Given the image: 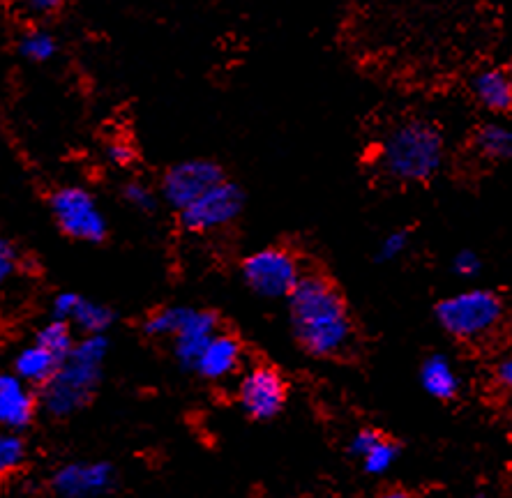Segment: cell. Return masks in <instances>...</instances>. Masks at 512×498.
Wrapping results in <instances>:
<instances>
[{
	"label": "cell",
	"instance_id": "obj_1",
	"mask_svg": "<svg viewBox=\"0 0 512 498\" xmlns=\"http://www.w3.org/2000/svg\"><path fill=\"white\" fill-rule=\"evenodd\" d=\"M286 303L291 332L307 356L337 358L349 349L356 326L333 279L321 273H303Z\"/></svg>",
	"mask_w": 512,
	"mask_h": 498
},
{
	"label": "cell",
	"instance_id": "obj_2",
	"mask_svg": "<svg viewBox=\"0 0 512 498\" xmlns=\"http://www.w3.org/2000/svg\"><path fill=\"white\" fill-rule=\"evenodd\" d=\"M107 353V335H86L77 339L74 349L60 360L56 374L42 386V409L54 418H70L86 409L102 381Z\"/></svg>",
	"mask_w": 512,
	"mask_h": 498
},
{
	"label": "cell",
	"instance_id": "obj_3",
	"mask_svg": "<svg viewBox=\"0 0 512 498\" xmlns=\"http://www.w3.org/2000/svg\"><path fill=\"white\" fill-rule=\"evenodd\" d=\"M446 157V141L429 120H406L388 132L381 143L379 164L395 183H427L439 173Z\"/></svg>",
	"mask_w": 512,
	"mask_h": 498
},
{
	"label": "cell",
	"instance_id": "obj_4",
	"mask_svg": "<svg viewBox=\"0 0 512 498\" xmlns=\"http://www.w3.org/2000/svg\"><path fill=\"white\" fill-rule=\"evenodd\" d=\"M434 316L450 337L471 342L483 339L506 319V303L496 291L466 289L436 303Z\"/></svg>",
	"mask_w": 512,
	"mask_h": 498
},
{
	"label": "cell",
	"instance_id": "obj_5",
	"mask_svg": "<svg viewBox=\"0 0 512 498\" xmlns=\"http://www.w3.org/2000/svg\"><path fill=\"white\" fill-rule=\"evenodd\" d=\"M49 208L58 229L63 231L67 238L90 245H100L107 240V217H104L95 196L84 190V187H58V190L49 196Z\"/></svg>",
	"mask_w": 512,
	"mask_h": 498
},
{
	"label": "cell",
	"instance_id": "obj_6",
	"mask_svg": "<svg viewBox=\"0 0 512 498\" xmlns=\"http://www.w3.org/2000/svg\"><path fill=\"white\" fill-rule=\"evenodd\" d=\"M240 273L256 296L280 300L289 298V293L296 289L298 279L303 277V268L289 247L270 245L247 254L240 263Z\"/></svg>",
	"mask_w": 512,
	"mask_h": 498
},
{
	"label": "cell",
	"instance_id": "obj_7",
	"mask_svg": "<svg viewBox=\"0 0 512 498\" xmlns=\"http://www.w3.org/2000/svg\"><path fill=\"white\" fill-rule=\"evenodd\" d=\"M224 178L222 166L213 160H203V157H194V160H183L167 166L162 173L160 194L162 199L183 213L187 206L201 199L208 190L220 185Z\"/></svg>",
	"mask_w": 512,
	"mask_h": 498
},
{
	"label": "cell",
	"instance_id": "obj_8",
	"mask_svg": "<svg viewBox=\"0 0 512 498\" xmlns=\"http://www.w3.org/2000/svg\"><path fill=\"white\" fill-rule=\"evenodd\" d=\"M245 208V192L240 190L231 180H222L213 190H208L187 206L180 215V224L192 233H210L227 229L243 215Z\"/></svg>",
	"mask_w": 512,
	"mask_h": 498
},
{
	"label": "cell",
	"instance_id": "obj_9",
	"mask_svg": "<svg viewBox=\"0 0 512 498\" xmlns=\"http://www.w3.org/2000/svg\"><path fill=\"white\" fill-rule=\"evenodd\" d=\"M289 388L275 367L256 365L240 376L238 402L254 420H273L284 411Z\"/></svg>",
	"mask_w": 512,
	"mask_h": 498
},
{
	"label": "cell",
	"instance_id": "obj_10",
	"mask_svg": "<svg viewBox=\"0 0 512 498\" xmlns=\"http://www.w3.org/2000/svg\"><path fill=\"white\" fill-rule=\"evenodd\" d=\"M51 485L63 498H95L116 485V471L109 462H72L56 471Z\"/></svg>",
	"mask_w": 512,
	"mask_h": 498
},
{
	"label": "cell",
	"instance_id": "obj_11",
	"mask_svg": "<svg viewBox=\"0 0 512 498\" xmlns=\"http://www.w3.org/2000/svg\"><path fill=\"white\" fill-rule=\"evenodd\" d=\"M220 332V316L213 309L190 307L183 326L173 335V358L183 369L197 367V360L206 349V344Z\"/></svg>",
	"mask_w": 512,
	"mask_h": 498
},
{
	"label": "cell",
	"instance_id": "obj_12",
	"mask_svg": "<svg viewBox=\"0 0 512 498\" xmlns=\"http://www.w3.org/2000/svg\"><path fill=\"white\" fill-rule=\"evenodd\" d=\"M37 413L35 392L14 374H0V429L19 434Z\"/></svg>",
	"mask_w": 512,
	"mask_h": 498
},
{
	"label": "cell",
	"instance_id": "obj_13",
	"mask_svg": "<svg viewBox=\"0 0 512 498\" xmlns=\"http://www.w3.org/2000/svg\"><path fill=\"white\" fill-rule=\"evenodd\" d=\"M240 365H243V342L231 332L220 330L206 344L194 372L208 381H224L236 374Z\"/></svg>",
	"mask_w": 512,
	"mask_h": 498
},
{
	"label": "cell",
	"instance_id": "obj_14",
	"mask_svg": "<svg viewBox=\"0 0 512 498\" xmlns=\"http://www.w3.org/2000/svg\"><path fill=\"white\" fill-rule=\"evenodd\" d=\"M473 95L485 109L494 113H508L512 109V79L503 67H487L478 72L471 83Z\"/></svg>",
	"mask_w": 512,
	"mask_h": 498
},
{
	"label": "cell",
	"instance_id": "obj_15",
	"mask_svg": "<svg viewBox=\"0 0 512 498\" xmlns=\"http://www.w3.org/2000/svg\"><path fill=\"white\" fill-rule=\"evenodd\" d=\"M420 383H423L429 397L441 399V402L457 397L459 386H462L455 365L443 353L425 358L423 367H420Z\"/></svg>",
	"mask_w": 512,
	"mask_h": 498
},
{
	"label": "cell",
	"instance_id": "obj_16",
	"mask_svg": "<svg viewBox=\"0 0 512 498\" xmlns=\"http://www.w3.org/2000/svg\"><path fill=\"white\" fill-rule=\"evenodd\" d=\"M60 360L42 349L40 344H30L26 349H21L14 358V376L26 383V386H44L49 383L51 376L56 374Z\"/></svg>",
	"mask_w": 512,
	"mask_h": 498
},
{
	"label": "cell",
	"instance_id": "obj_17",
	"mask_svg": "<svg viewBox=\"0 0 512 498\" xmlns=\"http://www.w3.org/2000/svg\"><path fill=\"white\" fill-rule=\"evenodd\" d=\"M116 312L109 305L97 303V300H90L84 296H77L74 300V307L70 316H67V323L74 330H81L86 335H107V330L114 326Z\"/></svg>",
	"mask_w": 512,
	"mask_h": 498
},
{
	"label": "cell",
	"instance_id": "obj_18",
	"mask_svg": "<svg viewBox=\"0 0 512 498\" xmlns=\"http://www.w3.org/2000/svg\"><path fill=\"white\" fill-rule=\"evenodd\" d=\"M473 143H476L478 153L492 162H503L512 157V134L501 123H485L476 132Z\"/></svg>",
	"mask_w": 512,
	"mask_h": 498
},
{
	"label": "cell",
	"instance_id": "obj_19",
	"mask_svg": "<svg viewBox=\"0 0 512 498\" xmlns=\"http://www.w3.org/2000/svg\"><path fill=\"white\" fill-rule=\"evenodd\" d=\"M35 344H40L42 349H47L49 353H54L58 360H63L67 353L74 349L77 337H74V328L70 323L51 319L49 323H44V326L37 330Z\"/></svg>",
	"mask_w": 512,
	"mask_h": 498
},
{
	"label": "cell",
	"instance_id": "obj_20",
	"mask_svg": "<svg viewBox=\"0 0 512 498\" xmlns=\"http://www.w3.org/2000/svg\"><path fill=\"white\" fill-rule=\"evenodd\" d=\"M187 312H190V307L185 305H167L155 309L143 321V332L150 337H173L187 319Z\"/></svg>",
	"mask_w": 512,
	"mask_h": 498
},
{
	"label": "cell",
	"instance_id": "obj_21",
	"mask_svg": "<svg viewBox=\"0 0 512 498\" xmlns=\"http://www.w3.org/2000/svg\"><path fill=\"white\" fill-rule=\"evenodd\" d=\"M56 37L44 28H30L19 37V54L30 63H49L56 56Z\"/></svg>",
	"mask_w": 512,
	"mask_h": 498
},
{
	"label": "cell",
	"instance_id": "obj_22",
	"mask_svg": "<svg viewBox=\"0 0 512 498\" xmlns=\"http://www.w3.org/2000/svg\"><path fill=\"white\" fill-rule=\"evenodd\" d=\"M397 459H399V445L395 441H388L386 436H381V439L374 443V448L367 452L360 462H363L365 473L383 475L393 469Z\"/></svg>",
	"mask_w": 512,
	"mask_h": 498
},
{
	"label": "cell",
	"instance_id": "obj_23",
	"mask_svg": "<svg viewBox=\"0 0 512 498\" xmlns=\"http://www.w3.org/2000/svg\"><path fill=\"white\" fill-rule=\"evenodd\" d=\"M26 462V443L19 434L0 429V478L21 469Z\"/></svg>",
	"mask_w": 512,
	"mask_h": 498
},
{
	"label": "cell",
	"instance_id": "obj_24",
	"mask_svg": "<svg viewBox=\"0 0 512 498\" xmlns=\"http://www.w3.org/2000/svg\"><path fill=\"white\" fill-rule=\"evenodd\" d=\"M123 199L130 203L132 208L141 210V213H153V210L157 208L155 192L150 190L148 185L139 183V180H134V183H127L123 187Z\"/></svg>",
	"mask_w": 512,
	"mask_h": 498
},
{
	"label": "cell",
	"instance_id": "obj_25",
	"mask_svg": "<svg viewBox=\"0 0 512 498\" xmlns=\"http://www.w3.org/2000/svg\"><path fill=\"white\" fill-rule=\"evenodd\" d=\"M19 266H21L19 249L14 247L12 240L0 236V289H3L14 275H17Z\"/></svg>",
	"mask_w": 512,
	"mask_h": 498
},
{
	"label": "cell",
	"instance_id": "obj_26",
	"mask_svg": "<svg viewBox=\"0 0 512 498\" xmlns=\"http://www.w3.org/2000/svg\"><path fill=\"white\" fill-rule=\"evenodd\" d=\"M409 247V233L406 231H393L381 240L379 245V261H395L397 256L404 254V249Z\"/></svg>",
	"mask_w": 512,
	"mask_h": 498
},
{
	"label": "cell",
	"instance_id": "obj_27",
	"mask_svg": "<svg viewBox=\"0 0 512 498\" xmlns=\"http://www.w3.org/2000/svg\"><path fill=\"white\" fill-rule=\"evenodd\" d=\"M480 268H483V259H480L476 252H471V249H462V252L455 254L453 270L459 277H476L480 273Z\"/></svg>",
	"mask_w": 512,
	"mask_h": 498
},
{
	"label": "cell",
	"instance_id": "obj_28",
	"mask_svg": "<svg viewBox=\"0 0 512 498\" xmlns=\"http://www.w3.org/2000/svg\"><path fill=\"white\" fill-rule=\"evenodd\" d=\"M383 434H379V432H374V429H360V432L353 436L351 439V443H349V452L353 457H358V459H363L367 452H370L372 448H374V443L381 439Z\"/></svg>",
	"mask_w": 512,
	"mask_h": 498
},
{
	"label": "cell",
	"instance_id": "obj_29",
	"mask_svg": "<svg viewBox=\"0 0 512 498\" xmlns=\"http://www.w3.org/2000/svg\"><path fill=\"white\" fill-rule=\"evenodd\" d=\"M494 381L499 388H510L512 386V358L503 356L494 365Z\"/></svg>",
	"mask_w": 512,
	"mask_h": 498
},
{
	"label": "cell",
	"instance_id": "obj_30",
	"mask_svg": "<svg viewBox=\"0 0 512 498\" xmlns=\"http://www.w3.org/2000/svg\"><path fill=\"white\" fill-rule=\"evenodd\" d=\"M107 155L109 160L118 166H127L134 160V150L127 146V143H111L107 148Z\"/></svg>",
	"mask_w": 512,
	"mask_h": 498
},
{
	"label": "cell",
	"instance_id": "obj_31",
	"mask_svg": "<svg viewBox=\"0 0 512 498\" xmlns=\"http://www.w3.org/2000/svg\"><path fill=\"white\" fill-rule=\"evenodd\" d=\"M26 10L35 17H49V14L60 10V3H56V0H35V3L26 5Z\"/></svg>",
	"mask_w": 512,
	"mask_h": 498
},
{
	"label": "cell",
	"instance_id": "obj_32",
	"mask_svg": "<svg viewBox=\"0 0 512 498\" xmlns=\"http://www.w3.org/2000/svg\"><path fill=\"white\" fill-rule=\"evenodd\" d=\"M379 498H416V496L406 492V489H388V492H383Z\"/></svg>",
	"mask_w": 512,
	"mask_h": 498
},
{
	"label": "cell",
	"instance_id": "obj_33",
	"mask_svg": "<svg viewBox=\"0 0 512 498\" xmlns=\"http://www.w3.org/2000/svg\"><path fill=\"white\" fill-rule=\"evenodd\" d=\"M471 498H487V496H485V494H473Z\"/></svg>",
	"mask_w": 512,
	"mask_h": 498
}]
</instances>
